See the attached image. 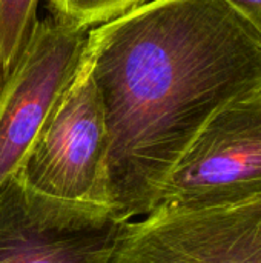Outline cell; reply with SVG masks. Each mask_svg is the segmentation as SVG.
Returning a JSON list of instances; mask_svg holds the SVG:
<instances>
[{
    "label": "cell",
    "instance_id": "cell-1",
    "mask_svg": "<svg viewBox=\"0 0 261 263\" xmlns=\"http://www.w3.org/2000/svg\"><path fill=\"white\" fill-rule=\"evenodd\" d=\"M118 222L149 214L202 128L261 91V34L226 0H148L88 32Z\"/></svg>",
    "mask_w": 261,
    "mask_h": 263
},
{
    "label": "cell",
    "instance_id": "cell-2",
    "mask_svg": "<svg viewBox=\"0 0 261 263\" xmlns=\"http://www.w3.org/2000/svg\"><path fill=\"white\" fill-rule=\"evenodd\" d=\"M106 157L105 111L83 51L75 77L15 174L42 196L109 210Z\"/></svg>",
    "mask_w": 261,
    "mask_h": 263
},
{
    "label": "cell",
    "instance_id": "cell-3",
    "mask_svg": "<svg viewBox=\"0 0 261 263\" xmlns=\"http://www.w3.org/2000/svg\"><path fill=\"white\" fill-rule=\"evenodd\" d=\"M261 199V91L220 109L166 177L155 208L214 210Z\"/></svg>",
    "mask_w": 261,
    "mask_h": 263
},
{
    "label": "cell",
    "instance_id": "cell-4",
    "mask_svg": "<svg viewBox=\"0 0 261 263\" xmlns=\"http://www.w3.org/2000/svg\"><path fill=\"white\" fill-rule=\"evenodd\" d=\"M88 32L54 14L38 20L20 59L0 79V186L20 170L75 77Z\"/></svg>",
    "mask_w": 261,
    "mask_h": 263
},
{
    "label": "cell",
    "instance_id": "cell-5",
    "mask_svg": "<svg viewBox=\"0 0 261 263\" xmlns=\"http://www.w3.org/2000/svg\"><path fill=\"white\" fill-rule=\"evenodd\" d=\"M106 263H261V199L214 210L155 208L122 223Z\"/></svg>",
    "mask_w": 261,
    "mask_h": 263
},
{
    "label": "cell",
    "instance_id": "cell-6",
    "mask_svg": "<svg viewBox=\"0 0 261 263\" xmlns=\"http://www.w3.org/2000/svg\"><path fill=\"white\" fill-rule=\"evenodd\" d=\"M120 227L109 210L42 196L17 174L0 186V263H106Z\"/></svg>",
    "mask_w": 261,
    "mask_h": 263
},
{
    "label": "cell",
    "instance_id": "cell-7",
    "mask_svg": "<svg viewBox=\"0 0 261 263\" xmlns=\"http://www.w3.org/2000/svg\"><path fill=\"white\" fill-rule=\"evenodd\" d=\"M40 0H0V79L17 63L38 23Z\"/></svg>",
    "mask_w": 261,
    "mask_h": 263
},
{
    "label": "cell",
    "instance_id": "cell-8",
    "mask_svg": "<svg viewBox=\"0 0 261 263\" xmlns=\"http://www.w3.org/2000/svg\"><path fill=\"white\" fill-rule=\"evenodd\" d=\"M145 2L148 0H48L54 15L85 29L106 23Z\"/></svg>",
    "mask_w": 261,
    "mask_h": 263
},
{
    "label": "cell",
    "instance_id": "cell-9",
    "mask_svg": "<svg viewBox=\"0 0 261 263\" xmlns=\"http://www.w3.org/2000/svg\"><path fill=\"white\" fill-rule=\"evenodd\" d=\"M240 11L261 34V0H226Z\"/></svg>",
    "mask_w": 261,
    "mask_h": 263
}]
</instances>
